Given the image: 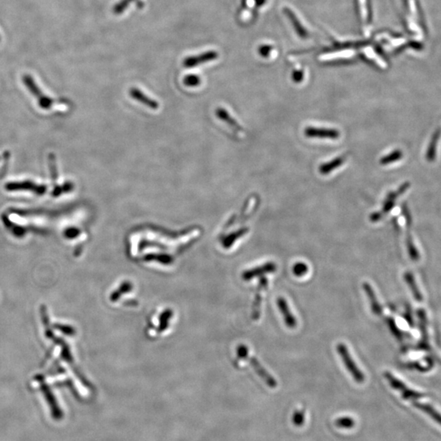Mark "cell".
Here are the masks:
<instances>
[{
  "instance_id": "obj_19",
  "label": "cell",
  "mask_w": 441,
  "mask_h": 441,
  "mask_svg": "<svg viewBox=\"0 0 441 441\" xmlns=\"http://www.w3.org/2000/svg\"><path fill=\"white\" fill-rule=\"evenodd\" d=\"M402 152H400V150H396L395 152H392L389 155L386 156L385 157L382 158V160H380V164L383 165H389L392 163L398 161L399 160L402 158Z\"/></svg>"
},
{
  "instance_id": "obj_2",
  "label": "cell",
  "mask_w": 441,
  "mask_h": 441,
  "mask_svg": "<svg viewBox=\"0 0 441 441\" xmlns=\"http://www.w3.org/2000/svg\"><path fill=\"white\" fill-rule=\"evenodd\" d=\"M384 377H385L387 382L391 384L392 388L397 390L400 392L404 400H418V399L426 396V394L421 393V392H417L414 390L410 389L403 382L399 380L397 378L394 376L393 374H391L388 371L384 373Z\"/></svg>"
},
{
  "instance_id": "obj_28",
  "label": "cell",
  "mask_w": 441,
  "mask_h": 441,
  "mask_svg": "<svg viewBox=\"0 0 441 441\" xmlns=\"http://www.w3.org/2000/svg\"><path fill=\"white\" fill-rule=\"evenodd\" d=\"M304 422V412L303 411H296L293 415V422L296 426H302Z\"/></svg>"
},
{
  "instance_id": "obj_11",
  "label": "cell",
  "mask_w": 441,
  "mask_h": 441,
  "mask_svg": "<svg viewBox=\"0 0 441 441\" xmlns=\"http://www.w3.org/2000/svg\"><path fill=\"white\" fill-rule=\"evenodd\" d=\"M249 360H250V363H251L252 366H253V369L255 370L256 373L262 378V380L267 384V386L270 387V388H275L277 386L276 381L262 367V364L257 361L255 358H253V357H252L251 359H249Z\"/></svg>"
},
{
  "instance_id": "obj_25",
  "label": "cell",
  "mask_w": 441,
  "mask_h": 441,
  "mask_svg": "<svg viewBox=\"0 0 441 441\" xmlns=\"http://www.w3.org/2000/svg\"><path fill=\"white\" fill-rule=\"evenodd\" d=\"M247 232H248V229L245 228V229H243L241 230V231H239V232H236V233L233 234V235H231L232 236H229V237L224 241V245L227 247L230 246V245H232V243L234 242V240L240 238L241 236H244L245 234H246Z\"/></svg>"
},
{
  "instance_id": "obj_18",
  "label": "cell",
  "mask_w": 441,
  "mask_h": 441,
  "mask_svg": "<svg viewBox=\"0 0 441 441\" xmlns=\"http://www.w3.org/2000/svg\"><path fill=\"white\" fill-rule=\"evenodd\" d=\"M345 160H346L345 156H340L338 158L334 159L331 162L326 163L325 165H321L320 167V172L322 174H328V173L333 171V169L339 168L343 164Z\"/></svg>"
},
{
  "instance_id": "obj_7",
  "label": "cell",
  "mask_w": 441,
  "mask_h": 441,
  "mask_svg": "<svg viewBox=\"0 0 441 441\" xmlns=\"http://www.w3.org/2000/svg\"><path fill=\"white\" fill-rule=\"evenodd\" d=\"M42 390H43V394L45 396L46 400L48 403V406L51 409V414H52L53 419L56 420V421L62 419L63 411L61 410L59 404L56 402V398L53 396L52 392H51V390L45 385L42 387Z\"/></svg>"
},
{
  "instance_id": "obj_17",
  "label": "cell",
  "mask_w": 441,
  "mask_h": 441,
  "mask_svg": "<svg viewBox=\"0 0 441 441\" xmlns=\"http://www.w3.org/2000/svg\"><path fill=\"white\" fill-rule=\"evenodd\" d=\"M216 115H217L220 119H223V121L227 122L230 127H232V128H233L234 129L236 130V132H242V128L239 125L237 122H236L233 118L231 117V115L227 113V110H224V109H217V110H216Z\"/></svg>"
},
{
  "instance_id": "obj_9",
  "label": "cell",
  "mask_w": 441,
  "mask_h": 441,
  "mask_svg": "<svg viewBox=\"0 0 441 441\" xmlns=\"http://www.w3.org/2000/svg\"><path fill=\"white\" fill-rule=\"evenodd\" d=\"M405 218H406L407 225V237H406V245L408 253H409V257L411 259L417 262L420 259L419 252L416 248L414 243H413V237L411 236L410 227H411V217L409 213L408 212H405Z\"/></svg>"
},
{
  "instance_id": "obj_6",
  "label": "cell",
  "mask_w": 441,
  "mask_h": 441,
  "mask_svg": "<svg viewBox=\"0 0 441 441\" xmlns=\"http://www.w3.org/2000/svg\"><path fill=\"white\" fill-rule=\"evenodd\" d=\"M277 305L279 307V312L283 316V322L285 323L286 326L288 327V329H295L298 325V322H297L296 318L293 316V314L290 311L289 307H288L285 299L282 297L279 298L277 299Z\"/></svg>"
},
{
  "instance_id": "obj_1",
  "label": "cell",
  "mask_w": 441,
  "mask_h": 441,
  "mask_svg": "<svg viewBox=\"0 0 441 441\" xmlns=\"http://www.w3.org/2000/svg\"><path fill=\"white\" fill-rule=\"evenodd\" d=\"M337 350L338 355L341 357L342 362L345 364L346 370H348L349 374L352 376L353 379L357 383H363L365 379L364 374L359 370L355 362L354 361L352 356L349 352L347 346L344 343H338L337 346Z\"/></svg>"
},
{
  "instance_id": "obj_13",
  "label": "cell",
  "mask_w": 441,
  "mask_h": 441,
  "mask_svg": "<svg viewBox=\"0 0 441 441\" xmlns=\"http://www.w3.org/2000/svg\"><path fill=\"white\" fill-rule=\"evenodd\" d=\"M130 94H131V96H132V98H134L135 100L138 101L139 102H141L142 104L148 106V107H150L151 109L157 110V109L160 107L158 102L155 101V100L149 98V97H147L146 95H145V94H144L141 90H139V89H131Z\"/></svg>"
},
{
  "instance_id": "obj_27",
  "label": "cell",
  "mask_w": 441,
  "mask_h": 441,
  "mask_svg": "<svg viewBox=\"0 0 441 441\" xmlns=\"http://www.w3.org/2000/svg\"><path fill=\"white\" fill-rule=\"evenodd\" d=\"M133 0H122L119 4H117L115 5V9H114V12H115L116 14H119V13H123L124 10H125L127 8H128V5L132 2Z\"/></svg>"
},
{
  "instance_id": "obj_16",
  "label": "cell",
  "mask_w": 441,
  "mask_h": 441,
  "mask_svg": "<svg viewBox=\"0 0 441 441\" xmlns=\"http://www.w3.org/2000/svg\"><path fill=\"white\" fill-rule=\"evenodd\" d=\"M413 405L416 407L417 409L423 411L424 413L428 414L432 419L435 420L437 423H440V415H439V413L430 404H424V403L418 402V401H413Z\"/></svg>"
},
{
  "instance_id": "obj_23",
  "label": "cell",
  "mask_w": 441,
  "mask_h": 441,
  "mask_svg": "<svg viewBox=\"0 0 441 441\" xmlns=\"http://www.w3.org/2000/svg\"><path fill=\"white\" fill-rule=\"evenodd\" d=\"M336 426L342 428H351L354 426V421L350 417H340L336 421Z\"/></svg>"
},
{
  "instance_id": "obj_29",
  "label": "cell",
  "mask_w": 441,
  "mask_h": 441,
  "mask_svg": "<svg viewBox=\"0 0 441 441\" xmlns=\"http://www.w3.org/2000/svg\"><path fill=\"white\" fill-rule=\"evenodd\" d=\"M270 49V47H267V46H263L262 48H260V53L261 55H262L263 56H266L268 55V50Z\"/></svg>"
},
{
  "instance_id": "obj_24",
  "label": "cell",
  "mask_w": 441,
  "mask_h": 441,
  "mask_svg": "<svg viewBox=\"0 0 441 441\" xmlns=\"http://www.w3.org/2000/svg\"><path fill=\"white\" fill-rule=\"evenodd\" d=\"M184 85L187 87H197L200 84V78L195 75H190L184 78Z\"/></svg>"
},
{
  "instance_id": "obj_15",
  "label": "cell",
  "mask_w": 441,
  "mask_h": 441,
  "mask_svg": "<svg viewBox=\"0 0 441 441\" xmlns=\"http://www.w3.org/2000/svg\"><path fill=\"white\" fill-rule=\"evenodd\" d=\"M267 285V279L266 278H262L260 281L259 287L257 290V296H256L255 303L253 306V317L254 320L260 317V307H261V303H262V292Z\"/></svg>"
},
{
  "instance_id": "obj_3",
  "label": "cell",
  "mask_w": 441,
  "mask_h": 441,
  "mask_svg": "<svg viewBox=\"0 0 441 441\" xmlns=\"http://www.w3.org/2000/svg\"><path fill=\"white\" fill-rule=\"evenodd\" d=\"M417 316L419 319L420 331H421V340L417 345V349L422 350H430V343H429L427 318H426V312L423 309L418 310Z\"/></svg>"
},
{
  "instance_id": "obj_22",
  "label": "cell",
  "mask_w": 441,
  "mask_h": 441,
  "mask_svg": "<svg viewBox=\"0 0 441 441\" xmlns=\"http://www.w3.org/2000/svg\"><path fill=\"white\" fill-rule=\"evenodd\" d=\"M439 132H437L435 136H433L432 140H431V142H430V147H429L428 150H427V153H426V159L427 160H430V161H432L434 159H435V146H436V142L437 140L439 138Z\"/></svg>"
},
{
  "instance_id": "obj_26",
  "label": "cell",
  "mask_w": 441,
  "mask_h": 441,
  "mask_svg": "<svg viewBox=\"0 0 441 441\" xmlns=\"http://www.w3.org/2000/svg\"><path fill=\"white\" fill-rule=\"evenodd\" d=\"M285 11L287 12V14L289 16V18H292V22H293L294 25H295V27H296L297 30L299 31V35L302 37L307 36V31H306L305 30H303V28L302 27V26H301L299 21L295 19L293 13H292V12H290L288 9H285Z\"/></svg>"
},
{
  "instance_id": "obj_14",
  "label": "cell",
  "mask_w": 441,
  "mask_h": 441,
  "mask_svg": "<svg viewBox=\"0 0 441 441\" xmlns=\"http://www.w3.org/2000/svg\"><path fill=\"white\" fill-rule=\"evenodd\" d=\"M404 280L410 288L414 299L417 301V303H422L423 301V296H422V292L420 291L419 288L416 283L415 278L413 276V274L409 271H406L404 273Z\"/></svg>"
},
{
  "instance_id": "obj_21",
  "label": "cell",
  "mask_w": 441,
  "mask_h": 441,
  "mask_svg": "<svg viewBox=\"0 0 441 441\" xmlns=\"http://www.w3.org/2000/svg\"><path fill=\"white\" fill-rule=\"evenodd\" d=\"M387 325L389 326L390 330L392 332V334H393L395 337L399 340V341H402L403 339V333L400 330L397 325H396V321L394 320L392 317H387Z\"/></svg>"
},
{
  "instance_id": "obj_4",
  "label": "cell",
  "mask_w": 441,
  "mask_h": 441,
  "mask_svg": "<svg viewBox=\"0 0 441 441\" xmlns=\"http://www.w3.org/2000/svg\"><path fill=\"white\" fill-rule=\"evenodd\" d=\"M217 57H218V54L216 51H208V52H203L202 54L197 55V56H189L184 60L183 65L185 67L187 68L195 67L197 65L203 64V63L214 61Z\"/></svg>"
},
{
  "instance_id": "obj_20",
  "label": "cell",
  "mask_w": 441,
  "mask_h": 441,
  "mask_svg": "<svg viewBox=\"0 0 441 441\" xmlns=\"http://www.w3.org/2000/svg\"><path fill=\"white\" fill-rule=\"evenodd\" d=\"M309 268L307 264L304 262H297L292 266V273L297 277H303L307 275Z\"/></svg>"
},
{
  "instance_id": "obj_5",
  "label": "cell",
  "mask_w": 441,
  "mask_h": 441,
  "mask_svg": "<svg viewBox=\"0 0 441 441\" xmlns=\"http://www.w3.org/2000/svg\"><path fill=\"white\" fill-rule=\"evenodd\" d=\"M305 135L311 138L337 139L339 137L340 132L338 130L333 128L308 127L305 129Z\"/></svg>"
},
{
  "instance_id": "obj_10",
  "label": "cell",
  "mask_w": 441,
  "mask_h": 441,
  "mask_svg": "<svg viewBox=\"0 0 441 441\" xmlns=\"http://www.w3.org/2000/svg\"><path fill=\"white\" fill-rule=\"evenodd\" d=\"M362 287H363V290H364V292H365L366 295H367L368 299L370 300V306H371V310H372L373 313L375 316H380L383 314V308H382V306L380 305V303H379V300H378L376 293L374 292L372 286H371L370 283L364 282L362 284Z\"/></svg>"
},
{
  "instance_id": "obj_12",
  "label": "cell",
  "mask_w": 441,
  "mask_h": 441,
  "mask_svg": "<svg viewBox=\"0 0 441 441\" xmlns=\"http://www.w3.org/2000/svg\"><path fill=\"white\" fill-rule=\"evenodd\" d=\"M275 270H276V265L274 262H268V263L264 264L259 267H256L253 270H248L246 272L244 273L243 277H244V279L249 280V279H253L254 277L258 276V275L274 272Z\"/></svg>"
},
{
  "instance_id": "obj_8",
  "label": "cell",
  "mask_w": 441,
  "mask_h": 441,
  "mask_svg": "<svg viewBox=\"0 0 441 441\" xmlns=\"http://www.w3.org/2000/svg\"><path fill=\"white\" fill-rule=\"evenodd\" d=\"M409 186V184H404V186H403L398 191L391 193L389 197H388V199L386 200L385 205H384V208H383V211L373 214L372 216H371V218H370L371 219V220L374 222V223H375V222H378V220H381V219L383 218V216H384V215L387 214V212H389L391 208H392V207L394 204V200L396 199V198L398 197L399 195L402 194L404 190H406L407 187Z\"/></svg>"
}]
</instances>
